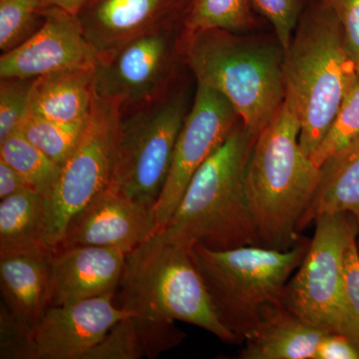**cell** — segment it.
<instances>
[{
    "instance_id": "20",
    "label": "cell",
    "mask_w": 359,
    "mask_h": 359,
    "mask_svg": "<svg viewBox=\"0 0 359 359\" xmlns=\"http://www.w3.org/2000/svg\"><path fill=\"white\" fill-rule=\"evenodd\" d=\"M320 169L318 188L299 230L330 212H347L359 223V138L328 158Z\"/></svg>"
},
{
    "instance_id": "9",
    "label": "cell",
    "mask_w": 359,
    "mask_h": 359,
    "mask_svg": "<svg viewBox=\"0 0 359 359\" xmlns=\"http://www.w3.org/2000/svg\"><path fill=\"white\" fill-rule=\"evenodd\" d=\"M183 21L163 26L130 40L97 61L95 95L119 106L121 112L162 98L173 89L184 61Z\"/></svg>"
},
{
    "instance_id": "10",
    "label": "cell",
    "mask_w": 359,
    "mask_h": 359,
    "mask_svg": "<svg viewBox=\"0 0 359 359\" xmlns=\"http://www.w3.org/2000/svg\"><path fill=\"white\" fill-rule=\"evenodd\" d=\"M314 222L313 240L285 287L283 306L309 325L339 334L346 250L359 223L342 212L320 215Z\"/></svg>"
},
{
    "instance_id": "28",
    "label": "cell",
    "mask_w": 359,
    "mask_h": 359,
    "mask_svg": "<svg viewBox=\"0 0 359 359\" xmlns=\"http://www.w3.org/2000/svg\"><path fill=\"white\" fill-rule=\"evenodd\" d=\"M0 358L39 359L35 327L21 320L2 302L0 308Z\"/></svg>"
},
{
    "instance_id": "13",
    "label": "cell",
    "mask_w": 359,
    "mask_h": 359,
    "mask_svg": "<svg viewBox=\"0 0 359 359\" xmlns=\"http://www.w3.org/2000/svg\"><path fill=\"white\" fill-rule=\"evenodd\" d=\"M98 56L87 41L77 16L45 8L39 29L0 57V78L35 79L57 71L95 67Z\"/></svg>"
},
{
    "instance_id": "36",
    "label": "cell",
    "mask_w": 359,
    "mask_h": 359,
    "mask_svg": "<svg viewBox=\"0 0 359 359\" xmlns=\"http://www.w3.org/2000/svg\"><path fill=\"white\" fill-rule=\"evenodd\" d=\"M356 73H358V77L359 80V61L356 62Z\"/></svg>"
},
{
    "instance_id": "2",
    "label": "cell",
    "mask_w": 359,
    "mask_h": 359,
    "mask_svg": "<svg viewBox=\"0 0 359 359\" xmlns=\"http://www.w3.org/2000/svg\"><path fill=\"white\" fill-rule=\"evenodd\" d=\"M257 135L242 120L198 169L162 233L192 248L230 250L259 245L245 189V170Z\"/></svg>"
},
{
    "instance_id": "27",
    "label": "cell",
    "mask_w": 359,
    "mask_h": 359,
    "mask_svg": "<svg viewBox=\"0 0 359 359\" xmlns=\"http://www.w3.org/2000/svg\"><path fill=\"white\" fill-rule=\"evenodd\" d=\"M359 138V80L351 85L344 96L330 128L316 149L311 160L316 167Z\"/></svg>"
},
{
    "instance_id": "15",
    "label": "cell",
    "mask_w": 359,
    "mask_h": 359,
    "mask_svg": "<svg viewBox=\"0 0 359 359\" xmlns=\"http://www.w3.org/2000/svg\"><path fill=\"white\" fill-rule=\"evenodd\" d=\"M191 0H88L78 13L97 56L158 28L184 21Z\"/></svg>"
},
{
    "instance_id": "11",
    "label": "cell",
    "mask_w": 359,
    "mask_h": 359,
    "mask_svg": "<svg viewBox=\"0 0 359 359\" xmlns=\"http://www.w3.org/2000/svg\"><path fill=\"white\" fill-rule=\"evenodd\" d=\"M238 120L226 97L197 84L192 107L175 145L166 183L155 204L159 231L169 223L194 175L226 140Z\"/></svg>"
},
{
    "instance_id": "17",
    "label": "cell",
    "mask_w": 359,
    "mask_h": 359,
    "mask_svg": "<svg viewBox=\"0 0 359 359\" xmlns=\"http://www.w3.org/2000/svg\"><path fill=\"white\" fill-rule=\"evenodd\" d=\"M52 250L39 244L0 252L1 302L34 327L51 306Z\"/></svg>"
},
{
    "instance_id": "4",
    "label": "cell",
    "mask_w": 359,
    "mask_h": 359,
    "mask_svg": "<svg viewBox=\"0 0 359 359\" xmlns=\"http://www.w3.org/2000/svg\"><path fill=\"white\" fill-rule=\"evenodd\" d=\"M309 242L289 250L263 245L212 250L201 244L191 248L219 320L238 344L285 306V287L306 257Z\"/></svg>"
},
{
    "instance_id": "25",
    "label": "cell",
    "mask_w": 359,
    "mask_h": 359,
    "mask_svg": "<svg viewBox=\"0 0 359 359\" xmlns=\"http://www.w3.org/2000/svg\"><path fill=\"white\" fill-rule=\"evenodd\" d=\"M85 124H63L28 112L16 131L47 157L62 166L77 147Z\"/></svg>"
},
{
    "instance_id": "24",
    "label": "cell",
    "mask_w": 359,
    "mask_h": 359,
    "mask_svg": "<svg viewBox=\"0 0 359 359\" xmlns=\"http://www.w3.org/2000/svg\"><path fill=\"white\" fill-rule=\"evenodd\" d=\"M252 7V0H191L183 21V34L248 29L254 23Z\"/></svg>"
},
{
    "instance_id": "16",
    "label": "cell",
    "mask_w": 359,
    "mask_h": 359,
    "mask_svg": "<svg viewBox=\"0 0 359 359\" xmlns=\"http://www.w3.org/2000/svg\"><path fill=\"white\" fill-rule=\"evenodd\" d=\"M126 256L119 250L93 245L52 250L51 306L117 292Z\"/></svg>"
},
{
    "instance_id": "35",
    "label": "cell",
    "mask_w": 359,
    "mask_h": 359,
    "mask_svg": "<svg viewBox=\"0 0 359 359\" xmlns=\"http://www.w3.org/2000/svg\"><path fill=\"white\" fill-rule=\"evenodd\" d=\"M41 2L45 8L55 7L77 16L88 0H41Z\"/></svg>"
},
{
    "instance_id": "5",
    "label": "cell",
    "mask_w": 359,
    "mask_h": 359,
    "mask_svg": "<svg viewBox=\"0 0 359 359\" xmlns=\"http://www.w3.org/2000/svg\"><path fill=\"white\" fill-rule=\"evenodd\" d=\"M183 53L197 84L226 97L252 133L275 119L285 99L283 50L212 29L183 34Z\"/></svg>"
},
{
    "instance_id": "6",
    "label": "cell",
    "mask_w": 359,
    "mask_h": 359,
    "mask_svg": "<svg viewBox=\"0 0 359 359\" xmlns=\"http://www.w3.org/2000/svg\"><path fill=\"white\" fill-rule=\"evenodd\" d=\"M118 294L119 308L136 316L184 321L238 344L215 311L191 248L159 231L126 256Z\"/></svg>"
},
{
    "instance_id": "1",
    "label": "cell",
    "mask_w": 359,
    "mask_h": 359,
    "mask_svg": "<svg viewBox=\"0 0 359 359\" xmlns=\"http://www.w3.org/2000/svg\"><path fill=\"white\" fill-rule=\"evenodd\" d=\"M301 123L285 99L278 115L257 135L245 170V189L259 245L289 250L313 200L320 169L299 146Z\"/></svg>"
},
{
    "instance_id": "18",
    "label": "cell",
    "mask_w": 359,
    "mask_h": 359,
    "mask_svg": "<svg viewBox=\"0 0 359 359\" xmlns=\"http://www.w3.org/2000/svg\"><path fill=\"white\" fill-rule=\"evenodd\" d=\"M94 68L57 71L35 78L29 112L63 124H85L93 101Z\"/></svg>"
},
{
    "instance_id": "23",
    "label": "cell",
    "mask_w": 359,
    "mask_h": 359,
    "mask_svg": "<svg viewBox=\"0 0 359 359\" xmlns=\"http://www.w3.org/2000/svg\"><path fill=\"white\" fill-rule=\"evenodd\" d=\"M0 160L13 167L43 198L55 186L62 167L32 145L20 131L13 132L0 143Z\"/></svg>"
},
{
    "instance_id": "3",
    "label": "cell",
    "mask_w": 359,
    "mask_h": 359,
    "mask_svg": "<svg viewBox=\"0 0 359 359\" xmlns=\"http://www.w3.org/2000/svg\"><path fill=\"white\" fill-rule=\"evenodd\" d=\"M283 67L285 98L301 123L299 146L311 158L358 78L342 26L325 0L304 8Z\"/></svg>"
},
{
    "instance_id": "12",
    "label": "cell",
    "mask_w": 359,
    "mask_h": 359,
    "mask_svg": "<svg viewBox=\"0 0 359 359\" xmlns=\"http://www.w3.org/2000/svg\"><path fill=\"white\" fill-rule=\"evenodd\" d=\"M157 231L155 205L134 199L109 185L71 218L56 249L93 245L128 255Z\"/></svg>"
},
{
    "instance_id": "34",
    "label": "cell",
    "mask_w": 359,
    "mask_h": 359,
    "mask_svg": "<svg viewBox=\"0 0 359 359\" xmlns=\"http://www.w3.org/2000/svg\"><path fill=\"white\" fill-rule=\"evenodd\" d=\"M28 189L32 188L27 182L13 167L0 160V199H6Z\"/></svg>"
},
{
    "instance_id": "29",
    "label": "cell",
    "mask_w": 359,
    "mask_h": 359,
    "mask_svg": "<svg viewBox=\"0 0 359 359\" xmlns=\"http://www.w3.org/2000/svg\"><path fill=\"white\" fill-rule=\"evenodd\" d=\"M34 79L2 78L0 82V143L20 127L29 112Z\"/></svg>"
},
{
    "instance_id": "21",
    "label": "cell",
    "mask_w": 359,
    "mask_h": 359,
    "mask_svg": "<svg viewBox=\"0 0 359 359\" xmlns=\"http://www.w3.org/2000/svg\"><path fill=\"white\" fill-rule=\"evenodd\" d=\"M325 332L283 306L248 337L243 359H314Z\"/></svg>"
},
{
    "instance_id": "26",
    "label": "cell",
    "mask_w": 359,
    "mask_h": 359,
    "mask_svg": "<svg viewBox=\"0 0 359 359\" xmlns=\"http://www.w3.org/2000/svg\"><path fill=\"white\" fill-rule=\"evenodd\" d=\"M45 20L41 0H0V49L13 50L39 29Z\"/></svg>"
},
{
    "instance_id": "22",
    "label": "cell",
    "mask_w": 359,
    "mask_h": 359,
    "mask_svg": "<svg viewBox=\"0 0 359 359\" xmlns=\"http://www.w3.org/2000/svg\"><path fill=\"white\" fill-rule=\"evenodd\" d=\"M39 244H44L43 196L28 189L1 200L0 252Z\"/></svg>"
},
{
    "instance_id": "31",
    "label": "cell",
    "mask_w": 359,
    "mask_h": 359,
    "mask_svg": "<svg viewBox=\"0 0 359 359\" xmlns=\"http://www.w3.org/2000/svg\"><path fill=\"white\" fill-rule=\"evenodd\" d=\"M311 0H252V6L273 25L283 53L289 49L304 8Z\"/></svg>"
},
{
    "instance_id": "8",
    "label": "cell",
    "mask_w": 359,
    "mask_h": 359,
    "mask_svg": "<svg viewBox=\"0 0 359 359\" xmlns=\"http://www.w3.org/2000/svg\"><path fill=\"white\" fill-rule=\"evenodd\" d=\"M121 116L119 106L94 93L81 139L43 198V242L50 249L60 245L71 218L110 185Z\"/></svg>"
},
{
    "instance_id": "14",
    "label": "cell",
    "mask_w": 359,
    "mask_h": 359,
    "mask_svg": "<svg viewBox=\"0 0 359 359\" xmlns=\"http://www.w3.org/2000/svg\"><path fill=\"white\" fill-rule=\"evenodd\" d=\"M115 295L49 306L35 327L39 359H85L116 323L132 314L115 304Z\"/></svg>"
},
{
    "instance_id": "7",
    "label": "cell",
    "mask_w": 359,
    "mask_h": 359,
    "mask_svg": "<svg viewBox=\"0 0 359 359\" xmlns=\"http://www.w3.org/2000/svg\"><path fill=\"white\" fill-rule=\"evenodd\" d=\"M188 107L186 91L173 88L154 102L122 113L110 185L155 205Z\"/></svg>"
},
{
    "instance_id": "32",
    "label": "cell",
    "mask_w": 359,
    "mask_h": 359,
    "mask_svg": "<svg viewBox=\"0 0 359 359\" xmlns=\"http://www.w3.org/2000/svg\"><path fill=\"white\" fill-rule=\"evenodd\" d=\"M332 7L344 29L349 54L359 61V0H325Z\"/></svg>"
},
{
    "instance_id": "30",
    "label": "cell",
    "mask_w": 359,
    "mask_h": 359,
    "mask_svg": "<svg viewBox=\"0 0 359 359\" xmlns=\"http://www.w3.org/2000/svg\"><path fill=\"white\" fill-rule=\"evenodd\" d=\"M359 349V252L356 237L347 247L340 332Z\"/></svg>"
},
{
    "instance_id": "19",
    "label": "cell",
    "mask_w": 359,
    "mask_h": 359,
    "mask_svg": "<svg viewBox=\"0 0 359 359\" xmlns=\"http://www.w3.org/2000/svg\"><path fill=\"white\" fill-rule=\"evenodd\" d=\"M184 337L174 321L130 314L116 323L85 359L154 358L179 346Z\"/></svg>"
},
{
    "instance_id": "33",
    "label": "cell",
    "mask_w": 359,
    "mask_h": 359,
    "mask_svg": "<svg viewBox=\"0 0 359 359\" xmlns=\"http://www.w3.org/2000/svg\"><path fill=\"white\" fill-rule=\"evenodd\" d=\"M314 359H359V349L344 334L325 332L316 348Z\"/></svg>"
}]
</instances>
